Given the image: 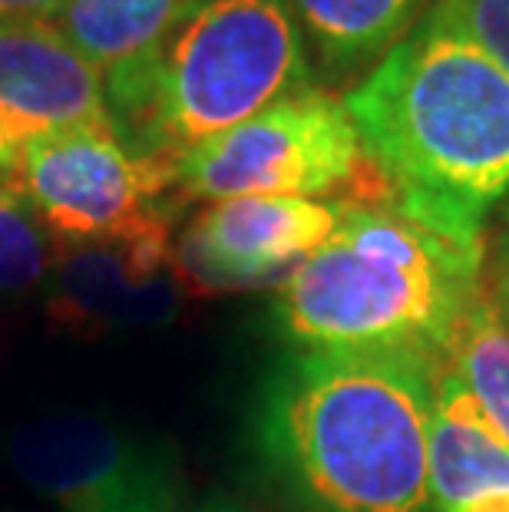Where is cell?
<instances>
[{
  "instance_id": "18",
  "label": "cell",
  "mask_w": 509,
  "mask_h": 512,
  "mask_svg": "<svg viewBox=\"0 0 509 512\" xmlns=\"http://www.w3.org/2000/svg\"><path fill=\"white\" fill-rule=\"evenodd\" d=\"M67 0H0V24L7 20H47Z\"/></svg>"
},
{
  "instance_id": "4",
  "label": "cell",
  "mask_w": 509,
  "mask_h": 512,
  "mask_svg": "<svg viewBox=\"0 0 509 512\" xmlns=\"http://www.w3.org/2000/svg\"><path fill=\"white\" fill-rule=\"evenodd\" d=\"M103 86L119 143L172 176L192 149L314 86V67L288 0H182Z\"/></svg>"
},
{
  "instance_id": "3",
  "label": "cell",
  "mask_w": 509,
  "mask_h": 512,
  "mask_svg": "<svg viewBox=\"0 0 509 512\" xmlns=\"http://www.w3.org/2000/svg\"><path fill=\"white\" fill-rule=\"evenodd\" d=\"M486 278V242L457 238L384 195L278 285L275 328L295 351L440 357Z\"/></svg>"
},
{
  "instance_id": "1",
  "label": "cell",
  "mask_w": 509,
  "mask_h": 512,
  "mask_svg": "<svg viewBox=\"0 0 509 512\" xmlns=\"http://www.w3.org/2000/svg\"><path fill=\"white\" fill-rule=\"evenodd\" d=\"M440 357L417 351L285 357L255 413L258 460L285 506L437 512L430 413Z\"/></svg>"
},
{
  "instance_id": "12",
  "label": "cell",
  "mask_w": 509,
  "mask_h": 512,
  "mask_svg": "<svg viewBox=\"0 0 509 512\" xmlns=\"http://www.w3.org/2000/svg\"><path fill=\"white\" fill-rule=\"evenodd\" d=\"M182 0H67L47 17L100 73L116 70L153 43Z\"/></svg>"
},
{
  "instance_id": "9",
  "label": "cell",
  "mask_w": 509,
  "mask_h": 512,
  "mask_svg": "<svg viewBox=\"0 0 509 512\" xmlns=\"http://www.w3.org/2000/svg\"><path fill=\"white\" fill-rule=\"evenodd\" d=\"M43 288L53 328L106 337L169 318L182 281L172 265L169 232H146L57 245Z\"/></svg>"
},
{
  "instance_id": "19",
  "label": "cell",
  "mask_w": 509,
  "mask_h": 512,
  "mask_svg": "<svg viewBox=\"0 0 509 512\" xmlns=\"http://www.w3.org/2000/svg\"><path fill=\"white\" fill-rule=\"evenodd\" d=\"M14 162H17V149L0 139V179H7L14 172Z\"/></svg>"
},
{
  "instance_id": "13",
  "label": "cell",
  "mask_w": 509,
  "mask_h": 512,
  "mask_svg": "<svg viewBox=\"0 0 509 512\" xmlns=\"http://www.w3.org/2000/svg\"><path fill=\"white\" fill-rule=\"evenodd\" d=\"M443 357L460 374L476 407L509 443V318L483 278Z\"/></svg>"
},
{
  "instance_id": "10",
  "label": "cell",
  "mask_w": 509,
  "mask_h": 512,
  "mask_svg": "<svg viewBox=\"0 0 509 512\" xmlns=\"http://www.w3.org/2000/svg\"><path fill=\"white\" fill-rule=\"evenodd\" d=\"M86 126H110L103 73L47 20L0 24V139L20 149Z\"/></svg>"
},
{
  "instance_id": "2",
  "label": "cell",
  "mask_w": 509,
  "mask_h": 512,
  "mask_svg": "<svg viewBox=\"0 0 509 512\" xmlns=\"http://www.w3.org/2000/svg\"><path fill=\"white\" fill-rule=\"evenodd\" d=\"M344 106L400 209L486 242L509 202V73L437 0Z\"/></svg>"
},
{
  "instance_id": "16",
  "label": "cell",
  "mask_w": 509,
  "mask_h": 512,
  "mask_svg": "<svg viewBox=\"0 0 509 512\" xmlns=\"http://www.w3.org/2000/svg\"><path fill=\"white\" fill-rule=\"evenodd\" d=\"M486 285L509 318V202L496 212L493 235L486 238Z\"/></svg>"
},
{
  "instance_id": "15",
  "label": "cell",
  "mask_w": 509,
  "mask_h": 512,
  "mask_svg": "<svg viewBox=\"0 0 509 512\" xmlns=\"http://www.w3.org/2000/svg\"><path fill=\"white\" fill-rule=\"evenodd\" d=\"M509 73V0H437Z\"/></svg>"
},
{
  "instance_id": "20",
  "label": "cell",
  "mask_w": 509,
  "mask_h": 512,
  "mask_svg": "<svg viewBox=\"0 0 509 512\" xmlns=\"http://www.w3.org/2000/svg\"><path fill=\"white\" fill-rule=\"evenodd\" d=\"M199 512H242V509H232V506H205Z\"/></svg>"
},
{
  "instance_id": "7",
  "label": "cell",
  "mask_w": 509,
  "mask_h": 512,
  "mask_svg": "<svg viewBox=\"0 0 509 512\" xmlns=\"http://www.w3.org/2000/svg\"><path fill=\"white\" fill-rule=\"evenodd\" d=\"M7 463L57 512H182L186 486L169 446L116 420H30L10 437Z\"/></svg>"
},
{
  "instance_id": "5",
  "label": "cell",
  "mask_w": 509,
  "mask_h": 512,
  "mask_svg": "<svg viewBox=\"0 0 509 512\" xmlns=\"http://www.w3.org/2000/svg\"><path fill=\"white\" fill-rule=\"evenodd\" d=\"M371 166L348 106L308 86L272 103L242 126L209 139L172 166L176 199H324L351 192L364 202Z\"/></svg>"
},
{
  "instance_id": "6",
  "label": "cell",
  "mask_w": 509,
  "mask_h": 512,
  "mask_svg": "<svg viewBox=\"0 0 509 512\" xmlns=\"http://www.w3.org/2000/svg\"><path fill=\"white\" fill-rule=\"evenodd\" d=\"M10 179L57 245L169 232L179 205L169 172L136 159L113 126L20 146Z\"/></svg>"
},
{
  "instance_id": "17",
  "label": "cell",
  "mask_w": 509,
  "mask_h": 512,
  "mask_svg": "<svg viewBox=\"0 0 509 512\" xmlns=\"http://www.w3.org/2000/svg\"><path fill=\"white\" fill-rule=\"evenodd\" d=\"M437 512H509V483L480 486L450 503H440Z\"/></svg>"
},
{
  "instance_id": "11",
  "label": "cell",
  "mask_w": 509,
  "mask_h": 512,
  "mask_svg": "<svg viewBox=\"0 0 509 512\" xmlns=\"http://www.w3.org/2000/svg\"><path fill=\"white\" fill-rule=\"evenodd\" d=\"M311 67L331 83L371 73L427 10V0H288Z\"/></svg>"
},
{
  "instance_id": "8",
  "label": "cell",
  "mask_w": 509,
  "mask_h": 512,
  "mask_svg": "<svg viewBox=\"0 0 509 512\" xmlns=\"http://www.w3.org/2000/svg\"><path fill=\"white\" fill-rule=\"evenodd\" d=\"M351 199H248L209 202L172 242L182 288L248 291L281 285L328 242Z\"/></svg>"
},
{
  "instance_id": "14",
  "label": "cell",
  "mask_w": 509,
  "mask_h": 512,
  "mask_svg": "<svg viewBox=\"0 0 509 512\" xmlns=\"http://www.w3.org/2000/svg\"><path fill=\"white\" fill-rule=\"evenodd\" d=\"M10 176L0 179V294H27L47 285L57 242L30 212Z\"/></svg>"
}]
</instances>
